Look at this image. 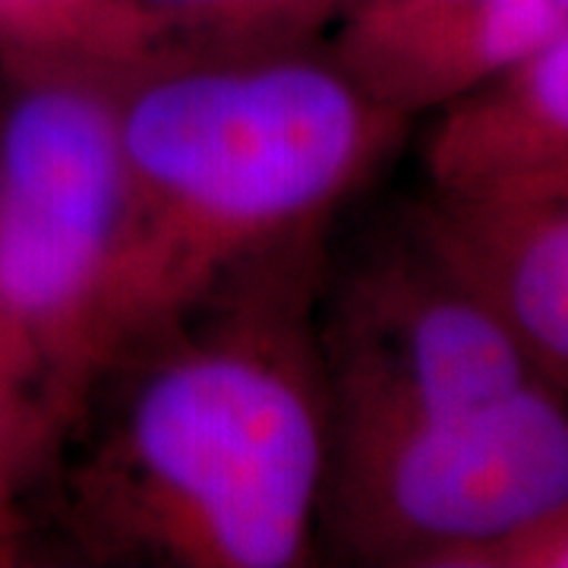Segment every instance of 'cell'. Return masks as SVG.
Here are the masks:
<instances>
[{
    "label": "cell",
    "instance_id": "cell-6",
    "mask_svg": "<svg viewBox=\"0 0 568 568\" xmlns=\"http://www.w3.org/2000/svg\"><path fill=\"white\" fill-rule=\"evenodd\" d=\"M566 22L556 0H345L325 51L414 121L462 102Z\"/></svg>",
    "mask_w": 568,
    "mask_h": 568
},
{
    "label": "cell",
    "instance_id": "cell-5",
    "mask_svg": "<svg viewBox=\"0 0 568 568\" xmlns=\"http://www.w3.org/2000/svg\"><path fill=\"white\" fill-rule=\"evenodd\" d=\"M332 426L446 417L537 383L503 316L407 222L320 291Z\"/></svg>",
    "mask_w": 568,
    "mask_h": 568
},
{
    "label": "cell",
    "instance_id": "cell-10",
    "mask_svg": "<svg viewBox=\"0 0 568 568\" xmlns=\"http://www.w3.org/2000/svg\"><path fill=\"white\" fill-rule=\"evenodd\" d=\"M140 61L133 22L121 0H0V67Z\"/></svg>",
    "mask_w": 568,
    "mask_h": 568
},
{
    "label": "cell",
    "instance_id": "cell-4",
    "mask_svg": "<svg viewBox=\"0 0 568 568\" xmlns=\"http://www.w3.org/2000/svg\"><path fill=\"white\" fill-rule=\"evenodd\" d=\"M568 508V398L537 379L489 405L332 426L323 530L383 566L480 568Z\"/></svg>",
    "mask_w": 568,
    "mask_h": 568
},
{
    "label": "cell",
    "instance_id": "cell-7",
    "mask_svg": "<svg viewBox=\"0 0 568 568\" xmlns=\"http://www.w3.org/2000/svg\"><path fill=\"white\" fill-rule=\"evenodd\" d=\"M407 222L511 328L537 376L568 398V190L429 193Z\"/></svg>",
    "mask_w": 568,
    "mask_h": 568
},
{
    "label": "cell",
    "instance_id": "cell-1",
    "mask_svg": "<svg viewBox=\"0 0 568 568\" xmlns=\"http://www.w3.org/2000/svg\"><path fill=\"white\" fill-rule=\"evenodd\" d=\"M320 291L323 244L294 250L104 357L41 467L82 556L304 566L332 462Z\"/></svg>",
    "mask_w": 568,
    "mask_h": 568
},
{
    "label": "cell",
    "instance_id": "cell-3",
    "mask_svg": "<svg viewBox=\"0 0 568 568\" xmlns=\"http://www.w3.org/2000/svg\"><path fill=\"white\" fill-rule=\"evenodd\" d=\"M0 73V420L44 462L92 376L121 237L114 70Z\"/></svg>",
    "mask_w": 568,
    "mask_h": 568
},
{
    "label": "cell",
    "instance_id": "cell-11",
    "mask_svg": "<svg viewBox=\"0 0 568 568\" xmlns=\"http://www.w3.org/2000/svg\"><path fill=\"white\" fill-rule=\"evenodd\" d=\"M41 455L20 429L0 420V534L7 528V506L17 480H39Z\"/></svg>",
    "mask_w": 568,
    "mask_h": 568
},
{
    "label": "cell",
    "instance_id": "cell-2",
    "mask_svg": "<svg viewBox=\"0 0 568 568\" xmlns=\"http://www.w3.org/2000/svg\"><path fill=\"white\" fill-rule=\"evenodd\" d=\"M114 108L123 222L92 373L224 284L323 244L410 126L316 44L130 63Z\"/></svg>",
    "mask_w": 568,
    "mask_h": 568
},
{
    "label": "cell",
    "instance_id": "cell-9",
    "mask_svg": "<svg viewBox=\"0 0 568 568\" xmlns=\"http://www.w3.org/2000/svg\"><path fill=\"white\" fill-rule=\"evenodd\" d=\"M121 7L140 61H152L306 48L332 29L345 0H121Z\"/></svg>",
    "mask_w": 568,
    "mask_h": 568
},
{
    "label": "cell",
    "instance_id": "cell-8",
    "mask_svg": "<svg viewBox=\"0 0 568 568\" xmlns=\"http://www.w3.org/2000/svg\"><path fill=\"white\" fill-rule=\"evenodd\" d=\"M429 193L528 196L568 186V22L424 136Z\"/></svg>",
    "mask_w": 568,
    "mask_h": 568
},
{
    "label": "cell",
    "instance_id": "cell-12",
    "mask_svg": "<svg viewBox=\"0 0 568 568\" xmlns=\"http://www.w3.org/2000/svg\"><path fill=\"white\" fill-rule=\"evenodd\" d=\"M556 7L562 10V17H566V20H568V0H556Z\"/></svg>",
    "mask_w": 568,
    "mask_h": 568
}]
</instances>
